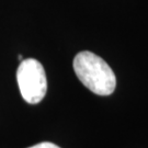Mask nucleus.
<instances>
[{"mask_svg":"<svg viewBox=\"0 0 148 148\" xmlns=\"http://www.w3.org/2000/svg\"><path fill=\"white\" fill-rule=\"evenodd\" d=\"M74 70L78 79L93 93L110 95L116 87V77L104 59L85 51L76 55Z\"/></svg>","mask_w":148,"mask_h":148,"instance_id":"1","label":"nucleus"},{"mask_svg":"<svg viewBox=\"0 0 148 148\" xmlns=\"http://www.w3.org/2000/svg\"><path fill=\"white\" fill-rule=\"evenodd\" d=\"M16 81L22 98L30 104L44 99L47 91V80L42 64L34 58L23 59L16 70Z\"/></svg>","mask_w":148,"mask_h":148,"instance_id":"2","label":"nucleus"},{"mask_svg":"<svg viewBox=\"0 0 148 148\" xmlns=\"http://www.w3.org/2000/svg\"><path fill=\"white\" fill-rule=\"evenodd\" d=\"M29 148H60V147H58L57 145H55V144H53V143H49V142H44V143L36 144V145H34V146L29 147Z\"/></svg>","mask_w":148,"mask_h":148,"instance_id":"3","label":"nucleus"}]
</instances>
